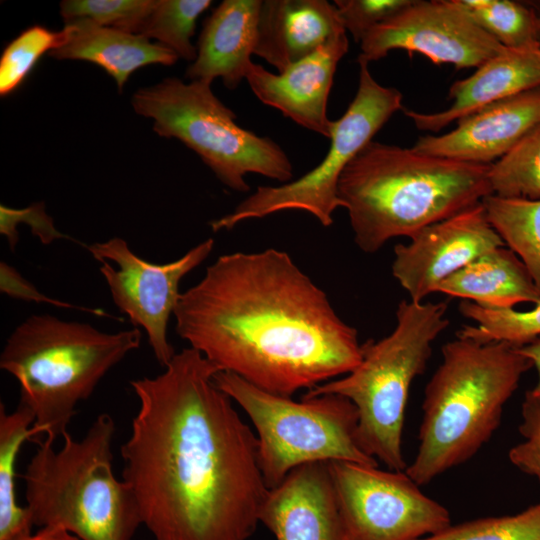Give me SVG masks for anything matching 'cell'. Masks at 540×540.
Masks as SVG:
<instances>
[{"label":"cell","mask_w":540,"mask_h":540,"mask_svg":"<svg viewBox=\"0 0 540 540\" xmlns=\"http://www.w3.org/2000/svg\"><path fill=\"white\" fill-rule=\"evenodd\" d=\"M454 2L502 46L540 47V16L527 1L454 0Z\"/></svg>","instance_id":"cell-25"},{"label":"cell","mask_w":540,"mask_h":540,"mask_svg":"<svg viewBox=\"0 0 540 540\" xmlns=\"http://www.w3.org/2000/svg\"><path fill=\"white\" fill-rule=\"evenodd\" d=\"M518 350L532 362L533 367L537 370L538 380L534 388L530 391L534 395L540 396V337L524 346L518 347Z\"/></svg>","instance_id":"cell-37"},{"label":"cell","mask_w":540,"mask_h":540,"mask_svg":"<svg viewBox=\"0 0 540 540\" xmlns=\"http://www.w3.org/2000/svg\"><path fill=\"white\" fill-rule=\"evenodd\" d=\"M489 168L372 140L341 173L337 196L356 245L375 253L481 203L493 194Z\"/></svg>","instance_id":"cell-3"},{"label":"cell","mask_w":540,"mask_h":540,"mask_svg":"<svg viewBox=\"0 0 540 540\" xmlns=\"http://www.w3.org/2000/svg\"><path fill=\"white\" fill-rule=\"evenodd\" d=\"M220 368L189 347L138 399L121 446L122 480L154 540H248L267 495L258 440L215 383Z\"/></svg>","instance_id":"cell-1"},{"label":"cell","mask_w":540,"mask_h":540,"mask_svg":"<svg viewBox=\"0 0 540 540\" xmlns=\"http://www.w3.org/2000/svg\"><path fill=\"white\" fill-rule=\"evenodd\" d=\"M446 312L445 302L402 300L394 330L362 344V359L356 368L303 395L336 394L349 399L358 413L361 448L390 470L405 471L407 467L402 433L410 387L424 373L432 344L449 326Z\"/></svg>","instance_id":"cell-7"},{"label":"cell","mask_w":540,"mask_h":540,"mask_svg":"<svg viewBox=\"0 0 540 540\" xmlns=\"http://www.w3.org/2000/svg\"><path fill=\"white\" fill-rule=\"evenodd\" d=\"M216 385L248 415L257 433L266 486L280 484L308 463L347 461L378 466L358 440L354 404L336 394L303 396L300 401L266 392L234 373L219 371Z\"/></svg>","instance_id":"cell-9"},{"label":"cell","mask_w":540,"mask_h":540,"mask_svg":"<svg viewBox=\"0 0 540 540\" xmlns=\"http://www.w3.org/2000/svg\"><path fill=\"white\" fill-rule=\"evenodd\" d=\"M141 344L138 328L108 333L89 323L31 315L10 334L0 368L19 385V405L34 416V441L68 433L76 407Z\"/></svg>","instance_id":"cell-5"},{"label":"cell","mask_w":540,"mask_h":540,"mask_svg":"<svg viewBox=\"0 0 540 540\" xmlns=\"http://www.w3.org/2000/svg\"><path fill=\"white\" fill-rule=\"evenodd\" d=\"M115 422L99 414L81 439L60 449L37 440L22 478L33 525L60 526L82 540H131L142 525L136 500L112 469Z\"/></svg>","instance_id":"cell-6"},{"label":"cell","mask_w":540,"mask_h":540,"mask_svg":"<svg viewBox=\"0 0 540 540\" xmlns=\"http://www.w3.org/2000/svg\"><path fill=\"white\" fill-rule=\"evenodd\" d=\"M342 33L337 8L326 0H262L254 54L280 73Z\"/></svg>","instance_id":"cell-19"},{"label":"cell","mask_w":540,"mask_h":540,"mask_svg":"<svg viewBox=\"0 0 540 540\" xmlns=\"http://www.w3.org/2000/svg\"><path fill=\"white\" fill-rule=\"evenodd\" d=\"M519 433L523 440L510 448L508 458L520 471L535 477L540 485V396L530 390L521 406Z\"/></svg>","instance_id":"cell-33"},{"label":"cell","mask_w":540,"mask_h":540,"mask_svg":"<svg viewBox=\"0 0 540 540\" xmlns=\"http://www.w3.org/2000/svg\"><path fill=\"white\" fill-rule=\"evenodd\" d=\"M460 313L473 321L457 331L456 337L480 343L505 342L524 346L540 337V302L532 309H490L463 300Z\"/></svg>","instance_id":"cell-26"},{"label":"cell","mask_w":540,"mask_h":540,"mask_svg":"<svg viewBox=\"0 0 540 540\" xmlns=\"http://www.w3.org/2000/svg\"><path fill=\"white\" fill-rule=\"evenodd\" d=\"M0 291L12 298L26 302L46 303L61 308L88 312L97 316H110L102 309L82 307L45 295L34 284L26 280L13 266L4 261L0 262Z\"/></svg>","instance_id":"cell-35"},{"label":"cell","mask_w":540,"mask_h":540,"mask_svg":"<svg viewBox=\"0 0 540 540\" xmlns=\"http://www.w3.org/2000/svg\"><path fill=\"white\" fill-rule=\"evenodd\" d=\"M85 247L102 263L99 271L114 304L135 328L141 327L146 332L156 360L165 367L176 354L168 340L167 328L181 296L180 282L209 256L214 240L208 238L179 259L165 264L138 257L120 237Z\"/></svg>","instance_id":"cell-12"},{"label":"cell","mask_w":540,"mask_h":540,"mask_svg":"<svg viewBox=\"0 0 540 540\" xmlns=\"http://www.w3.org/2000/svg\"><path fill=\"white\" fill-rule=\"evenodd\" d=\"M359 81L355 97L345 113L333 121L330 147L314 169L280 186H259L223 217L210 222L213 231L230 230L240 222L263 218L284 210H303L323 226L333 222L341 207L337 186L349 162L369 143L392 115L403 108L402 93L379 84L368 63L358 61Z\"/></svg>","instance_id":"cell-10"},{"label":"cell","mask_w":540,"mask_h":540,"mask_svg":"<svg viewBox=\"0 0 540 540\" xmlns=\"http://www.w3.org/2000/svg\"><path fill=\"white\" fill-rule=\"evenodd\" d=\"M65 32L34 25L24 30L3 50L0 58V95L14 92L45 53L59 48Z\"/></svg>","instance_id":"cell-29"},{"label":"cell","mask_w":540,"mask_h":540,"mask_svg":"<svg viewBox=\"0 0 540 540\" xmlns=\"http://www.w3.org/2000/svg\"><path fill=\"white\" fill-rule=\"evenodd\" d=\"M259 522L276 540H347L329 462L301 465L268 489Z\"/></svg>","instance_id":"cell-17"},{"label":"cell","mask_w":540,"mask_h":540,"mask_svg":"<svg viewBox=\"0 0 540 540\" xmlns=\"http://www.w3.org/2000/svg\"><path fill=\"white\" fill-rule=\"evenodd\" d=\"M413 0H335L346 31L359 43L376 26L409 6Z\"/></svg>","instance_id":"cell-32"},{"label":"cell","mask_w":540,"mask_h":540,"mask_svg":"<svg viewBox=\"0 0 540 540\" xmlns=\"http://www.w3.org/2000/svg\"><path fill=\"white\" fill-rule=\"evenodd\" d=\"M540 16V0L527 1Z\"/></svg>","instance_id":"cell-38"},{"label":"cell","mask_w":540,"mask_h":540,"mask_svg":"<svg viewBox=\"0 0 540 540\" xmlns=\"http://www.w3.org/2000/svg\"><path fill=\"white\" fill-rule=\"evenodd\" d=\"M482 205L489 223L522 261L540 294V199L490 194Z\"/></svg>","instance_id":"cell-24"},{"label":"cell","mask_w":540,"mask_h":540,"mask_svg":"<svg viewBox=\"0 0 540 540\" xmlns=\"http://www.w3.org/2000/svg\"><path fill=\"white\" fill-rule=\"evenodd\" d=\"M540 87V47L506 48L449 88V108L436 113L405 109L416 128L439 132L476 110Z\"/></svg>","instance_id":"cell-18"},{"label":"cell","mask_w":540,"mask_h":540,"mask_svg":"<svg viewBox=\"0 0 540 540\" xmlns=\"http://www.w3.org/2000/svg\"><path fill=\"white\" fill-rule=\"evenodd\" d=\"M394 49L419 53L435 64L448 63L462 69L478 68L504 46L482 30L454 0H413L365 36L357 61L369 64Z\"/></svg>","instance_id":"cell-13"},{"label":"cell","mask_w":540,"mask_h":540,"mask_svg":"<svg viewBox=\"0 0 540 540\" xmlns=\"http://www.w3.org/2000/svg\"><path fill=\"white\" fill-rule=\"evenodd\" d=\"M540 123V87L484 106L448 133L420 137L415 151L490 165Z\"/></svg>","instance_id":"cell-16"},{"label":"cell","mask_w":540,"mask_h":540,"mask_svg":"<svg viewBox=\"0 0 540 540\" xmlns=\"http://www.w3.org/2000/svg\"><path fill=\"white\" fill-rule=\"evenodd\" d=\"M348 48L347 35L342 33L277 74L252 62L245 79L262 103L330 139L333 121L327 117V102L337 65Z\"/></svg>","instance_id":"cell-15"},{"label":"cell","mask_w":540,"mask_h":540,"mask_svg":"<svg viewBox=\"0 0 540 540\" xmlns=\"http://www.w3.org/2000/svg\"><path fill=\"white\" fill-rule=\"evenodd\" d=\"M176 332L221 371L291 397L350 373L357 330L284 251L219 256L181 293Z\"/></svg>","instance_id":"cell-2"},{"label":"cell","mask_w":540,"mask_h":540,"mask_svg":"<svg viewBox=\"0 0 540 540\" xmlns=\"http://www.w3.org/2000/svg\"><path fill=\"white\" fill-rule=\"evenodd\" d=\"M490 309H511L521 303L540 302V294L518 256L505 246L479 256L437 288Z\"/></svg>","instance_id":"cell-22"},{"label":"cell","mask_w":540,"mask_h":540,"mask_svg":"<svg viewBox=\"0 0 540 540\" xmlns=\"http://www.w3.org/2000/svg\"><path fill=\"white\" fill-rule=\"evenodd\" d=\"M156 0H64L60 15L64 22L88 18L95 23L140 35Z\"/></svg>","instance_id":"cell-31"},{"label":"cell","mask_w":540,"mask_h":540,"mask_svg":"<svg viewBox=\"0 0 540 540\" xmlns=\"http://www.w3.org/2000/svg\"><path fill=\"white\" fill-rule=\"evenodd\" d=\"M20 223L29 225L32 233L45 245L58 239L75 241L57 230L52 217L46 213L43 202L34 203L24 209L10 208L2 204L0 206V233L7 238L11 250L15 249L19 241L17 226Z\"/></svg>","instance_id":"cell-34"},{"label":"cell","mask_w":540,"mask_h":540,"mask_svg":"<svg viewBox=\"0 0 540 540\" xmlns=\"http://www.w3.org/2000/svg\"><path fill=\"white\" fill-rule=\"evenodd\" d=\"M261 2L224 0L212 11L203 23L187 78L211 83L221 78L229 89L245 79L256 46Z\"/></svg>","instance_id":"cell-20"},{"label":"cell","mask_w":540,"mask_h":540,"mask_svg":"<svg viewBox=\"0 0 540 540\" xmlns=\"http://www.w3.org/2000/svg\"><path fill=\"white\" fill-rule=\"evenodd\" d=\"M489 181L495 195L540 199V123L490 164Z\"/></svg>","instance_id":"cell-27"},{"label":"cell","mask_w":540,"mask_h":540,"mask_svg":"<svg viewBox=\"0 0 540 540\" xmlns=\"http://www.w3.org/2000/svg\"><path fill=\"white\" fill-rule=\"evenodd\" d=\"M505 246L478 203L429 225L394 248L392 274L409 294L422 302L449 276L483 255Z\"/></svg>","instance_id":"cell-14"},{"label":"cell","mask_w":540,"mask_h":540,"mask_svg":"<svg viewBox=\"0 0 540 540\" xmlns=\"http://www.w3.org/2000/svg\"><path fill=\"white\" fill-rule=\"evenodd\" d=\"M211 4V0H156L140 35L157 40L178 58L194 62L197 47L191 39L199 16Z\"/></svg>","instance_id":"cell-28"},{"label":"cell","mask_w":540,"mask_h":540,"mask_svg":"<svg viewBox=\"0 0 540 540\" xmlns=\"http://www.w3.org/2000/svg\"><path fill=\"white\" fill-rule=\"evenodd\" d=\"M63 44L49 52L57 60L97 64L116 82L119 92L130 75L149 64L173 65L178 56L144 36L101 26L88 18L65 22Z\"/></svg>","instance_id":"cell-21"},{"label":"cell","mask_w":540,"mask_h":540,"mask_svg":"<svg viewBox=\"0 0 540 540\" xmlns=\"http://www.w3.org/2000/svg\"><path fill=\"white\" fill-rule=\"evenodd\" d=\"M347 540H420L449 527L448 509L405 471L329 462Z\"/></svg>","instance_id":"cell-11"},{"label":"cell","mask_w":540,"mask_h":540,"mask_svg":"<svg viewBox=\"0 0 540 540\" xmlns=\"http://www.w3.org/2000/svg\"><path fill=\"white\" fill-rule=\"evenodd\" d=\"M131 103L137 114L153 119L159 136L180 140L232 190L248 191L245 178L251 173L284 183L293 176L284 150L239 126L236 114L216 97L209 81L185 83L169 77L136 91Z\"/></svg>","instance_id":"cell-8"},{"label":"cell","mask_w":540,"mask_h":540,"mask_svg":"<svg viewBox=\"0 0 540 540\" xmlns=\"http://www.w3.org/2000/svg\"><path fill=\"white\" fill-rule=\"evenodd\" d=\"M33 414L25 407L11 413L0 405V540H19L30 535L33 522L28 509L16 498V459L23 443L33 439Z\"/></svg>","instance_id":"cell-23"},{"label":"cell","mask_w":540,"mask_h":540,"mask_svg":"<svg viewBox=\"0 0 540 540\" xmlns=\"http://www.w3.org/2000/svg\"><path fill=\"white\" fill-rule=\"evenodd\" d=\"M533 367L505 342L456 339L427 383L419 445L405 472L419 486L470 460L498 429L504 407Z\"/></svg>","instance_id":"cell-4"},{"label":"cell","mask_w":540,"mask_h":540,"mask_svg":"<svg viewBox=\"0 0 540 540\" xmlns=\"http://www.w3.org/2000/svg\"><path fill=\"white\" fill-rule=\"evenodd\" d=\"M420 540H540V503L514 515L451 524Z\"/></svg>","instance_id":"cell-30"},{"label":"cell","mask_w":540,"mask_h":540,"mask_svg":"<svg viewBox=\"0 0 540 540\" xmlns=\"http://www.w3.org/2000/svg\"><path fill=\"white\" fill-rule=\"evenodd\" d=\"M19 540H82L60 526H43Z\"/></svg>","instance_id":"cell-36"}]
</instances>
